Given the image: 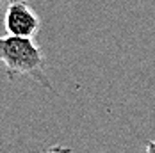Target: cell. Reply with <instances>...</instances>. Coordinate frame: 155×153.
I'll use <instances>...</instances> for the list:
<instances>
[{
    "instance_id": "obj_1",
    "label": "cell",
    "mask_w": 155,
    "mask_h": 153,
    "mask_svg": "<svg viewBox=\"0 0 155 153\" xmlns=\"http://www.w3.org/2000/svg\"><path fill=\"white\" fill-rule=\"evenodd\" d=\"M0 62H4L5 71L11 80L16 75H29L50 87L47 76L43 73L45 57L41 48L32 41V37L11 36L0 37Z\"/></svg>"
},
{
    "instance_id": "obj_2",
    "label": "cell",
    "mask_w": 155,
    "mask_h": 153,
    "mask_svg": "<svg viewBox=\"0 0 155 153\" xmlns=\"http://www.w3.org/2000/svg\"><path fill=\"white\" fill-rule=\"evenodd\" d=\"M4 25L11 36L32 37L39 29V16L25 0H9Z\"/></svg>"
},
{
    "instance_id": "obj_3",
    "label": "cell",
    "mask_w": 155,
    "mask_h": 153,
    "mask_svg": "<svg viewBox=\"0 0 155 153\" xmlns=\"http://www.w3.org/2000/svg\"><path fill=\"white\" fill-rule=\"evenodd\" d=\"M45 153H71V150L66 148V146H62V144H55V146H52L50 150H47Z\"/></svg>"
},
{
    "instance_id": "obj_4",
    "label": "cell",
    "mask_w": 155,
    "mask_h": 153,
    "mask_svg": "<svg viewBox=\"0 0 155 153\" xmlns=\"http://www.w3.org/2000/svg\"><path fill=\"white\" fill-rule=\"evenodd\" d=\"M144 153H155V141H148V142H146Z\"/></svg>"
}]
</instances>
